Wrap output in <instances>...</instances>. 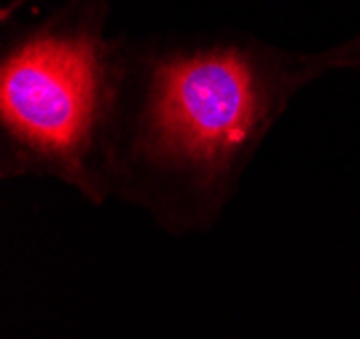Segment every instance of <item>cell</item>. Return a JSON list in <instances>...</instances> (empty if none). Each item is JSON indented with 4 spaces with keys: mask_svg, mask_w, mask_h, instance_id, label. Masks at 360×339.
I'll return each mask as SVG.
<instances>
[{
    "mask_svg": "<svg viewBox=\"0 0 360 339\" xmlns=\"http://www.w3.org/2000/svg\"><path fill=\"white\" fill-rule=\"evenodd\" d=\"M105 0H65L0 46V175L54 178L108 202L105 137L121 38L105 35Z\"/></svg>",
    "mask_w": 360,
    "mask_h": 339,
    "instance_id": "7a4b0ae2",
    "label": "cell"
},
{
    "mask_svg": "<svg viewBox=\"0 0 360 339\" xmlns=\"http://www.w3.org/2000/svg\"><path fill=\"white\" fill-rule=\"evenodd\" d=\"M315 78V54L240 32L124 41L108 197L146 210L169 235L207 232L288 103Z\"/></svg>",
    "mask_w": 360,
    "mask_h": 339,
    "instance_id": "6da1fadb",
    "label": "cell"
},
{
    "mask_svg": "<svg viewBox=\"0 0 360 339\" xmlns=\"http://www.w3.org/2000/svg\"><path fill=\"white\" fill-rule=\"evenodd\" d=\"M315 62L320 75L330 73V70H360V32L345 44H336L326 51H317Z\"/></svg>",
    "mask_w": 360,
    "mask_h": 339,
    "instance_id": "3957f363",
    "label": "cell"
},
{
    "mask_svg": "<svg viewBox=\"0 0 360 339\" xmlns=\"http://www.w3.org/2000/svg\"><path fill=\"white\" fill-rule=\"evenodd\" d=\"M27 3H30V0H8V3L3 6V11H0V22H3V25H8V22L14 19L16 11H22Z\"/></svg>",
    "mask_w": 360,
    "mask_h": 339,
    "instance_id": "277c9868",
    "label": "cell"
}]
</instances>
